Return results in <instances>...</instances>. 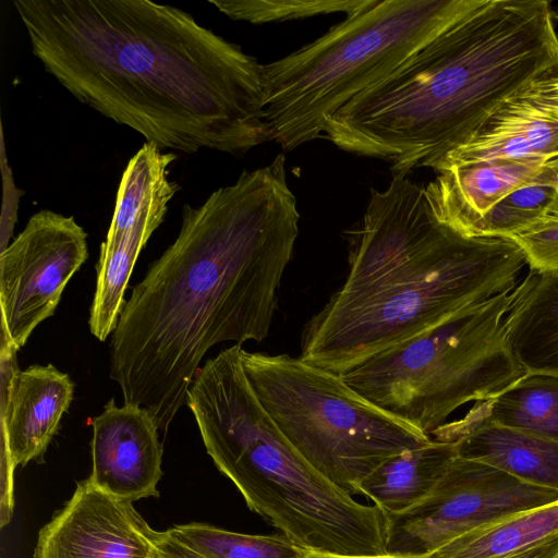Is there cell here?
<instances>
[{"mask_svg": "<svg viewBox=\"0 0 558 558\" xmlns=\"http://www.w3.org/2000/svg\"><path fill=\"white\" fill-rule=\"evenodd\" d=\"M299 221L282 154L183 207L177 239L133 288L112 332L110 377L124 403L167 432L211 347L267 338Z\"/></svg>", "mask_w": 558, "mask_h": 558, "instance_id": "1", "label": "cell"}, {"mask_svg": "<svg viewBox=\"0 0 558 558\" xmlns=\"http://www.w3.org/2000/svg\"><path fill=\"white\" fill-rule=\"evenodd\" d=\"M33 54L73 97L157 148L241 155L270 141L264 64L149 0H14Z\"/></svg>", "mask_w": 558, "mask_h": 558, "instance_id": "2", "label": "cell"}, {"mask_svg": "<svg viewBox=\"0 0 558 558\" xmlns=\"http://www.w3.org/2000/svg\"><path fill=\"white\" fill-rule=\"evenodd\" d=\"M344 283L305 324L300 359L341 375L458 313L512 291L526 265L507 238L462 235L424 187L392 174L349 231Z\"/></svg>", "mask_w": 558, "mask_h": 558, "instance_id": "3", "label": "cell"}, {"mask_svg": "<svg viewBox=\"0 0 558 558\" xmlns=\"http://www.w3.org/2000/svg\"><path fill=\"white\" fill-rule=\"evenodd\" d=\"M558 62L545 0H483L381 82L337 110L324 133L349 153L425 167L464 143L515 90Z\"/></svg>", "mask_w": 558, "mask_h": 558, "instance_id": "4", "label": "cell"}, {"mask_svg": "<svg viewBox=\"0 0 558 558\" xmlns=\"http://www.w3.org/2000/svg\"><path fill=\"white\" fill-rule=\"evenodd\" d=\"M232 345L207 360L186 404L217 469L247 507L304 550L387 555V518L359 502L288 440L253 390Z\"/></svg>", "mask_w": 558, "mask_h": 558, "instance_id": "5", "label": "cell"}, {"mask_svg": "<svg viewBox=\"0 0 558 558\" xmlns=\"http://www.w3.org/2000/svg\"><path fill=\"white\" fill-rule=\"evenodd\" d=\"M483 0H372L326 34L264 64L270 140L292 150Z\"/></svg>", "mask_w": 558, "mask_h": 558, "instance_id": "6", "label": "cell"}, {"mask_svg": "<svg viewBox=\"0 0 558 558\" xmlns=\"http://www.w3.org/2000/svg\"><path fill=\"white\" fill-rule=\"evenodd\" d=\"M511 291L466 308L341 374L361 396L430 437L459 408L520 379L506 326Z\"/></svg>", "mask_w": 558, "mask_h": 558, "instance_id": "7", "label": "cell"}, {"mask_svg": "<svg viewBox=\"0 0 558 558\" xmlns=\"http://www.w3.org/2000/svg\"><path fill=\"white\" fill-rule=\"evenodd\" d=\"M241 360L253 390L288 440L351 495L383 461L430 440L361 396L340 375L300 357L242 348Z\"/></svg>", "mask_w": 558, "mask_h": 558, "instance_id": "8", "label": "cell"}, {"mask_svg": "<svg viewBox=\"0 0 558 558\" xmlns=\"http://www.w3.org/2000/svg\"><path fill=\"white\" fill-rule=\"evenodd\" d=\"M557 500L556 490L457 456L421 500L386 514L387 551L425 557L464 533Z\"/></svg>", "mask_w": 558, "mask_h": 558, "instance_id": "9", "label": "cell"}, {"mask_svg": "<svg viewBox=\"0 0 558 558\" xmlns=\"http://www.w3.org/2000/svg\"><path fill=\"white\" fill-rule=\"evenodd\" d=\"M88 257L87 233L72 216L43 209L0 252L1 343L19 351L52 316Z\"/></svg>", "mask_w": 558, "mask_h": 558, "instance_id": "10", "label": "cell"}, {"mask_svg": "<svg viewBox=\"0 0 558 558\" xmlns=\"http://www.w3.org/2000/svg\"><path fill=\"white\" fill-rule=\"evenodd\" d=\"M153 530L131 501L120 500L88 478L45 525L35 558H150Z\"/></svg>", "mask_w": 558, "mask_h": 558, "instance_id": "11", "label": "cell"}, {"mask_svg": "<svg viewBox=\"0 0 558 558\" xmlns=\"http://www.w3.org/2000/svg\"><path fill=\"white\" fill-rule=\"evenodd\" d=\"M558 156V62L509 96L464 143L425 167Z\"/></svg>", "mask_w": 558, "mask_h": 558, "instance_id": "12", "label": "cell"}, {"mask_svg": "<svg viewBox=\"0 0 558 558\" xmlns=\"http://www.w3.org/2000/svg\"><path fill=\"white\" fill-rule=\"evenodd\" d=\"M90 424L93 469L88 480L120 500L158 497L162 445L149 412L134 404L118 407L112 398Z\"/></svg>", "mask_w": 558, "mask_h": 558, "instance_id": "13", "label": "cell"}, {"mask_svg": "<svg viewBox=\"0 0 558 558\" xmlns=\"http://www.w3.org/2000/svg\"><path fill=\"white\" fill-rule=\"evenodd\" d=\"M1 448L16 465L43 456L71 405L74 384L53 365L16 368V351L1 343Z\"/></svg>", "mask_w": 558, "mask_h": 558, "instance_id": "14", "label": "cell"}, {"mask_svg": "<svg viewBox=\"0 0 558 558\" xmlns=\"http://www.w3.org/2000/svg\"><path fill=\"white\" fill-rule=\"evenodd\" d=\"M178 191L179 185L168 179L138 204L114 207L106 240L100 245L88 320L90 332L99 341L113 332L125 305L123 296L135 262L163 221L169 202Z\"/></svg>", "mask_w": 558, "mask_h": 558, "instance_id": "15", "label": "cell"}, {"mask_svg": "<svg viewBox=\"0 0 558 558\" xmlns=\"http://www.w3.org/2000/svg\"><path fill=\"white\" fill-rule=\"evenodd\" d=\"M546 160L500 158L434 168L437 173L425 187L435 218L469 236L474 225L498 202L533 182Z\"/></svg>", "mask_w": 558, "mask_h": 558, "instance_id": "16", "label": "cell"}, {"mask_svg": "<svg viewBox=\"0 0 558 558\" xmlns=\"http://www.w3.org/2000/svg\"><path fill=\"white\" fill-rule=\"evenodd\" d=\"M430 438L454 442L459 457L494 466L524 483L558 492V441L497 425L470 409Z\"/></svg>", "mask_w": 558, "mask_h": 558, "instance_id": "17", "label": "cell"}, {"mask_svg": "<svg viewBox=\"0 0 558 558\" xmlns=\"http://www.w3.org/2000/svg\"><path fill=\"white\" fill-rule=\"evenodd\" d=\"M506 326L525 373L558 377V272L530 270L519 280Z\"/></svg>", "mask_w": 558, "mask_h": 558, "instance_id": "18", "label": "cell"}, {"mask_svg": "<svg viewBox=\"0 0 558 558\" xmlns=\"http://www.w3.org/2000/svg\"><path fill=\"white\" fill-rule=\"evenodd\" d=\"M457 456L454 442L430 438L383 461L357 483L354 494L372 500L385 514L400 512L421 500Z\"/></svg>", "mask_w": 558, "mask_h": 558, "instance_id": "19", "label": "cell"}, {"mask_svg": "<svg viewBox=\"0 0 558 558\" xmlns=\"http://www.w3.org/2000/svg\"><path fill=\"white\" fill-rule=\"evenodd\" d=\"M558 535V500L464 533L426 558H509Z\"/></svg>", "mask_w": 558, "mask_h": 558, "instance_id": "20", "label": "cell"}, {"mask_svg": "<svg viewBox=\"0 0 558 558\" xmlns=\"http://www.w3.org/2000/svg\"><path fill=\"white\" fill-rule=\"evenodd\" d=\"M471 409L497 425L558 441V377L525 373Z\"/></svg>", "mask_w": 558, "mask_h": 558, "instance_id": "21", "label": "cell"}, {"mask_svg": "<svg viewBox=\"0 0 558 558\" xmlns=\"http://www.w3.org/2000/svg\"><path fill=\"white\" fill-rule=\"evenodd\" d=\"M167 531L204 558H302L304 553L282 534H243L203 523L180 524Z\"/></svg>", "mask_w": 558, "mask_h": 558, "instance_id": "22", "label": "cell"}, {"mask_svg": "<svg viewBox=\"0 0 558 558\" xmlns=\"http://www.w3.org/2000/svg\"><path fill=\"white\" fill-rule=\"evenodd\" d=\"M555 202V187L534 179L492 207L474 225L469 236L509 239L546 219Z\"/></svg>", "mask_w": 558, "mask_h": 558, "instance_id": "23", "label": "cell"}, {"mask_svg": "<svg viewBox=\"0 0 558 558\" xmlns=\"http://www.w3.org/2000/svg\"><path fill=\"white\" fill-rule=\"evenodd\" d=\"M232 20L253 24L305 19L331 13L353 14L372 0H208Z\"/></svg>", "mask_w": 558, "mask_h": 558, "instance_id": "24", "label": "cell"}, {"mask_svg": "<svg viewBox=\"0 0 558 558\" xmlns=\"http://www.w3.org/2000/svg\"><path fill=\"white\" fill-rule=\"evenodd\" d=\"M509 239L522 251L530 270L558 272V220L544 219Z\"/></svg>", "mask_w": 558, "mask_h": 558, "instance_id": "25", "label": "cell"}, {"mask_svg": "<svg viewBox=\"0 0 558 558\" xmlns=\"http://www.w3.org/2000/svg\"><path fill=\"white\" fill-rule=\"evenodd\" d=\"M3 145H2V173H3V183L4 185V203L9 204V210L5 214H2L1 219V252L7 248L8 239H10L13 230L14 222L16 220V209L19 205V199L11 201V196L20 192L12 180V173L10 168L5 165Z\"/></svg>", "mask_w": 558, "mask_h": 558, "instance_id": "26", "label": "cell"}, {"mask_svg": "<svg viewBox=\"0 0 558 558\" xmlns=\"http://www.w3.org/2000/svg\"><path fill=\"white\" fill-rule=\"evenodd\" d=\"M154 558H204L180 543L168 531L157 532L154 536Z\"/></svg>", "mask_w": 558, "mask_h": 558, "instance_id": "27", "label": "cell"}, {"mask_svg": "<svg viewBox=\"0 0 558 558\" xmlns=\"http://www.w3.org/2000/svg\"><path fill=\"white\" fill-rule=\"evenodd\" d=\"M535 180L551 184L556 190V202L553 211L546 219L558 220V156L547 159Z\"/></svg>", "mask_w": 558, "mask_h": 558, "instance_id": "28", "label": "cell"}, {"mask_svg": "<svg viewBox=\"0 0 558 558\" xmlns=\"http://www.w3.org/2000/svg\"><path fill=\"white\" fill-rule=\"evenodd\" d=\"M509 558H558V535Z\"/></svg>", "mask_w": 558, "mask_h": 558, "instance_id": "29", "label": "cell"}, {"mask_svg": "<svg viewBox=\"0 0 558 558\" xmlns=\"http://www.w3.org/2000/svg\"><path fill=\"white\" fill-rule=\"evenodd\" d=\"M302 558H426L416 556H401V555H379V556H354V555H340L317 550H304Z\"/></svg>", "mask_w": 558, "mask_h": 558, "instance_id": "30", "label": "cell"}, {"mask_svg": "<svg viewBox=\"0 0 558 558\" xmlns=\"http://www.w3.org/2000/svg\"><path fill=\"white\" fill-rule=\"evenodd\" d=\"M551 13H553L554 20H556L558 22V4L556 5V8H551Z\"/></svg>", "mask_w": 558, "mask_h": 558, "instance_id": "31", "label": "cell"}, {"mask_svg": "<svg viewBox=\"0 0 558 558\" xmlns=\"http://www.w3.org/2000/svg\"><path fill=\"white\" fill-rule=\"evenodd\" d=\"M150 558H154L153 556Z\"/></svg>", "mask_w": 558, "mask_h": 558, "instance_id": "32", "label": "cell"}]
</instances>
